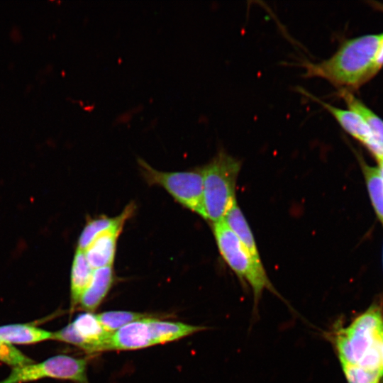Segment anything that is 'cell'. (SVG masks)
Masks as SVG:
<instances>
[{
  "mask_svg": "<svg viewBox=\"0 0 383 383\" xmlns=\"http://www.w3.org/2000/svg\"><path fill=\"white\" fill-rule=\"evenodd\" d=\"M301 92L327 110L346 132L370 150L377 161L383 160V151L375 140L368 125L358 113L350 109H341L327 104L306 91L301 90Z\"/></svg>",
  "mask_w": 383,
  "mask_h": 383,
  "instance_id": "ba28073f",
  "label": "cell"
},
{
  "mask_svg": "<svg viewBox=\"0 0 383 383\" xmlns=\"http://www.w3.org/2000/svg\"><path fill=\"white\" fill-rule=\"evenodd\" d=\"M339 95L343 99L350 110L358 113L365 120L383 151V121L350 91L340 90Z\"/></svg>",
  "mask_w": 383,
  "mask_h": 383,
  "instance_id": "2e32d148",
  "label": "cell"
},
{
  "mask_svg": "<svg viewBox=\"0 0 383 383\" xmlns=\"http://www.w3.org/2000/svg\"><path fill=\"white\" fill-rule=\"evenodd\" d=\"M94 270V269L88 262L84 251L77 250L70 275L71 309L72 310L79 305L82 294L91 281Z\"/></svg>",
  "mask_w": 383,
  "mask_h": 383,
  "instance_id": "4fadbf2b",
  "label": "cell"
},
{
  "mask_svg": "<svg viewBox=\"0 0 383 383\" xmlns=\"http://www.w3.org/2000/svg\"><path fill=\"white\" fill-rule=\"evenodd\" d=\"M377 65L379 69L383 65V40L381 43L377 57Z\"/></svg>",
  "mask_w": 383,
  "mask_h": 383,
  "instance_id": "44dd1931",
  "label": "cell"
},
{
  "mask_svg": "<svg viewBox=\"0 0 383 383\" xmlns=\"http://www.w3.org/2000/svg\"><path fill=\"white\" fill-rule=\"evenodd\" d=\"M383 257V256H382Z\"/></svg>",
  "mask_w": 383,
  "mask_h": 383,
  "instance_id": "cb8c5ba5",
  "label": "cell"
},
{
  "mask_svg": "<svg viewBox=\"0 0 383 383\" xmlns=\"http://www.w3.org/2000/svg\"><path fill=\"white\" fill-rule=\"evenodd\" d=\"M121 232L113 231L103 233L84 250L85 257L93 269L113 266L117 239Z\"/></svg>",
  "mask_w": 383,
  "mask_h": 383,
  "instance_id": "7c38bea8",
  "label": "cell"
},
{
  "mask_svg": "<svg viewBox=\"0 0 383 383\" xmlns=\"http://www.w3.org/2000/svg\"><path fill=\"white\" fill-rule=\"evenodd\" d=\"M377 168L379 170V172L382 177L383 178V160H381L378 161Z\"/></svg>",
  "mask_w": 383,
  "mask_h": 383,
  "instance_id": "7402d4cb",
  "label": "cell"
},
{
  "mask_svg": "<svg viewBox=\"0 0 383 383\" xmlns=\"http://www.w3.org/2000/svg\"><path fill=\"white\" fill-rule=\"evenodd\" d=\"M240 167V161L223 150L201 167L206 220L212 223L223 220L236 201L235 187Z\"/></svg>",
  "mask_w": 383,
  "mask_h": 383,
  "instance_id": "3957f363",
  "label": "cell"
},
{
  "mask_svg": "<svg viewBox=\"0 0 383 383\" xmlns=\"http://www.w3.org/2000/svg\"><path fill=\"white\" fill-rule=\"evenodd\" d=\"M348 383H379L380 372L360 366L341 365Z\"/></svg>",
  "mask_w": 383,
  "mask_h": 383,
  "instance_id": "d6986e66",
  "label": "cell"
},
{
  "mask_svg": "<svg viewBox=\"0 0 383 383\" xmlns=\"http://www.w3.org/2000/svg\"><path fill=\"white\" fill-rule=\"evenodd\" d=\"M361 166L371 203L383 225V178L377 167L369 166L363 162Z\"/></svg>",
  "mask_w": 383,
  "mask_h": 383,
  "instance_id": "e0dca14e",
  "label": "cell"
},
{
  "mask_svg": "<svg viewBox=\"0 0 383 383\" xmlns=\"http://www.w3.org/2000/svg\"><path fill=\"white\" fill-rule=\"evenodd\" d=\"M138 162L148 184L162 187L181 205L206 220L201 167L182 172H162L142 159Z\"/></svg>",
  "mask_w": 383,
  "mask_h": 383,
  "instance_id": "8992f818",
  "label": "cell"
},
{
  "mask_svg": "<svg viewBox=\"0 0 383 383\" xmlns=\"http://www.w3.org/2000/svg\"><path fill=\"white\" fill-rule=\"evenodd\" d=\"M0 361L13 368L33 362V360L22 353L12 344L1 340H0Z\"/></svg>",
  "mask_w": 383,
  "mask_h": 383,
  "instance_id": "ffe728a7",
  "label": "cell"
},
{
  "mask_svg": "<svg viewBox=\"0 0 383 383\" xmlns=\"http://www.w3.org/2000/svg\"><path fill=\"white\" fill-rule=\"evenodd\" d=\"M87 365L86 359L58 355L39 363L13 367L0 383H24L47 377L89 383Z\"/></svg>",
  "mask_w": 383,
  "mask_h": 383,
  "instance_id": "52a82bcc",
  "label": "cell"
},
{
  "mask_svg": "<svg viewBox=\"0 0 383 383\" xmlns=\"http://www.w3.org/2000/svg\"><path fill=\"white\" fill-rule=\"evenodd\" d=\"M382 40L383 33L345 40L330 58L304 62V75L326 79L340 90L358 88L379 70L377 57Z\"/></svg>",
  "mask_w": 383,
  "mask_h": 383,
  "instance_id": "6da1fadb",
  "label": "cell"
},
{
  "mask_svg": "<svg viewBox=\"0 0 383 383\" xmlns=\"http://www.w3.org/2000/svg\"><path fill=\"white\" fill-rule=\"evenodd\" d=\"M223 220L251 255L262 262L251 228L237 201L230 207Z\"/></svg>",
  "mask_w": 383,
  "mask_h": 383,
  "instance_id": "5bb4252c",
  "label": "cell"
},
{
  "mask_svg": "<svg viewBox=\"0 0 383 383\" xmlns=\"http://www.w3.org/2000/svg\"><path fill=\"white\" fill-rule=\"evenodd\" d=\"M212 224L221 257L238 278L250 287L255 302L257 303L265 289L276 293L262 262L251 255L224 221Z\"/></svg>",
  "mask_w": 383,
  "mask_h": 383,
  "instance_id": "277c9868",
  "label": "cell"
},
{
  "mask_svg": "<svg viewBox=\"0 0 383 383\" xmlns=\"http://www.w3.org/2000/svg\"><path fill=\"white\" fill-rule=\"evenodd\" d=\"M96 316L106 331L114 333L128 323L143 318L154 317V315L127 311H110L96 314Z\"/></svg>",
  "mask_w": 383,
  "mask_h": 383,
  "instance_id": "ac0fdd59",
  "label": "cell"
},
{
  "mask_svg": "<svg viewBox=\"0 0 383 383\" xmlns=\"http://www.w3.org/2000/svg\"><path fill=\"white\" fill-rule=\"evenodd\" d=\"M382 362H381V377H383V340H382Z\"/></svg>",
  "mask_w": 383,
  "mask_h": 383,
  "instance_id": "603a6c76",
  "label": "cell"
},
{
  "mask_svg": "<svg viewBox=\"0 0 383 383\" xmlns=\"http://www.w3.org/2000/svg\"><path fill=\"white\" fill-rule=\"evenodd\" d=\"M204 330V326L148 317L128 323L113 333L109 350L144 348L177 340Z\"/></svg>",
  "mask_w": 383,
  "mask_h": 383,
  "instance_id": "5b68a950",
  "label": "cell"
},
{
  "mask_svg": "<svg viewBox=\"0 0 383 383\" xmlns=\"http://www.w3.org/2000/svg\"><path fill=\"white\" fill-rule=\"evenodd\" d=\"M383 316L380 306H371L349 326L340 328L333 340L340 365L380 372Z\"/></svg>",
  "mask_w": 383,
  "mask_h": 383,
  "instance_id": "7a4b0ae2",
  "label": "cell"
},
{
  "mask_svg": "<svg viewBox=\"0 0 383 383\" xmlns=\"http://www.w3.org/2000/svg\"><path fill=\"white\" fill-rule=\"evenodd\" d=\"M135 210L133 204L128 205L125 209L115 217L100 216L89 221L79 235L77 249L84 251L100 235L109 231H121L126 221L133 215Z\"/></svg>",
  "mask_w": 383,
  "mask_h": 383,
  "instance_id": "30bf717a",
  "label": "cell"
},
{
  "mask_svg": "<svg viewBox=\"0 0 383 383\" xmlns=\"http://www.w3.org/2000/svg\"><path fill=\"white\" fill-rule=\"evenodd\" d=\"M113 280V266L94 269L91 281L80 298V307L93 313L107 295Z\"/></svg>",
  "mask_w": 383,
  "mask_h": 383,
  "instance_id": "8fae6325",
  "label": "cell"
},
{
  "mask_svg": "<svg viewBox=\"0 0 383 383\" xmlns=\"http://www.w3.org/2000/svg\"><path fill=\"white\" fill-rule=\"evenodd\" d=\"M71 324L84 342V350L88 353L109 350L113 333L104 328L96 314L87 311L79 313Z\"/></svg>",
  "mask_w": 383,
  "mask_h": 383,
  "instance_id": "9c48e42d",
  "label": "cell"
},
{
  "mask_svg": "<svg viewBox=\"0 0 383 383\" xmlns=\"http://www.w3.org/2000/svg\"><path fill=\"white\" fill-rule=\"evenodd\" d=\"M52 332L28 323L0 326V340L10 344H31L52 339Z\"/></svg>",
  "mask_w": 383,
  "mask_h": 383,
  "instance_id": "9a60e30c",
  "label": "cell"
}]
</instances>
